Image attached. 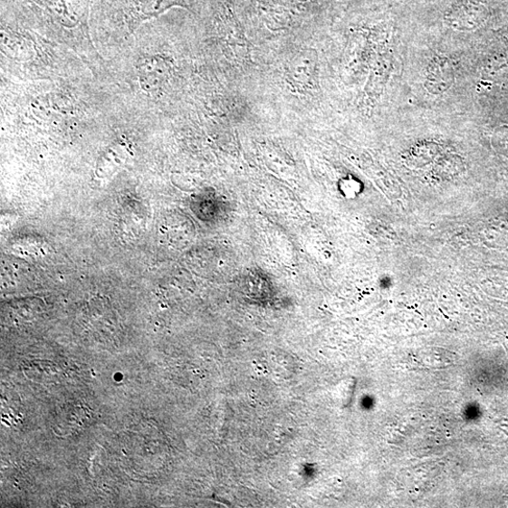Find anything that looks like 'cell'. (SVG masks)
<instances>
[{
	"mask_svg": "<svg viewBox=\"0 0 508 508\" xmlns=\"http://www.w3.org/2000/svg\"><path fill=\"white\" fill-rule=\"evenodd\" d=\"M173 62L163 55H151L138 64V80L140 88L147 92L161 89L171 76Z\"/></svg>",
	"mask_w": 508,
	"mask_h": 508,
	"instance_id": "3957f363",
	"label": "cell"
},
{
	"mask_svg": "<svg viewBox=\"0 0 508 508\" xmlns=\"http://www.w3.org/2000/svg\"><path fill=\"white\" fill-rule=\"evenodd\" d=\"M455 82V70L451 61L446 57L434 58L426 72L424 86L431 94L446 92Z\"/></svg>",
	"mask_w": 508,
	"mask_h": 508,
	"instance_id": "277c9868",
	"label": "cell"
},
{
	"mask_svg": "<svg viewBox=\"0 0 508 508\" xmlns=\"http://www.w3.org/2000/svg\"><path fill=\"white\" fill-rule=\"evenodd\" d=\"M320 57L314 48H305L289 62L287 79L293 87L309 91L318 86Z\"/></svg>",
	"mask_w": 508,
	"mask_h": 508,
	"instance_id": "7a4b0ae2",
	"label": "cell"
},
{
	"mask_svg": "<svg viewBox=\"0 0 508 508\" xmlns=\"http://www.w3.org/2000/svg\"><path fill=\"white\" fill-rule=\"evenodd\" d=\"M120 16L130 31L174 7L187 8V0H117Z\"/></svg>",
	"mask_w": 508,
	"mask_h": 508,
	"instance_id": "6da1fadb",
	"label": "cell"
}]
</instances>
